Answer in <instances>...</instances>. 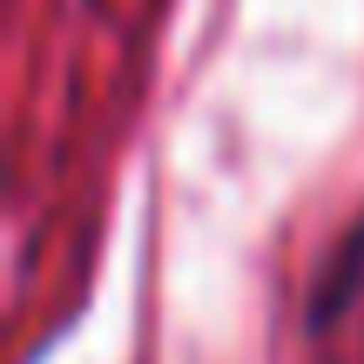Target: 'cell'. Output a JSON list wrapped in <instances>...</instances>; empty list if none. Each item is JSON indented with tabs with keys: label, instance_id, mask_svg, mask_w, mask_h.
I'll return each mask as SVG.
<instances>
[{
	"label": "cell",
	"instance_id": "6da1fadb",
	"mask_svg": "<svg viewBox=\"0 0 364 364\" xmlns=\"http://www.w3.org/2000/svg\"><path fill=\"white\" fill-rule=\"evenodd\" d=\"M358 290H364V223H351L344 243L324 257V277H317V297H311V324H317V331L338 324L344 304H351Z\"/></svg>",
	"mask_w": 364,
	"mask_h": 364
}]
</instances>
